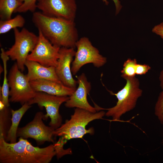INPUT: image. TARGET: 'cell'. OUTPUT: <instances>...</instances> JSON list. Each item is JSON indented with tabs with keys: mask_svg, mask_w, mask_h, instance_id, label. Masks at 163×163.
<instances>
[{
	"mask_svg": "<svg viewBox=\"0 0 163 163\" xmlns=\"http://www.w3.org/2000/svg\"><path fill=\"white\" fill-rule=\"evenodd\" d=\"M56 155L54 143L41 148L22 137L8 143L0 135V163H49Z\"/></svg>",
	"mask_w": 163,
	"mask_h": 163,
	"instance_id": "6da1fadb",
	"label": "cell"
},
{
	"mask_svg": "<svg viewBox=\"0 0 163 163\" xmlns=\"http://www.w3.org/2000/svg\"><path fill=\"white\" fill-rule=\"evenodd\" d=\"M32 21L53 44L60 47L75 48L79 39L74 21L47 16L41 12H33Z\"/></svg>",
	"mask_w": 163,
	"mask_h": 163,
	"instance_id": "7a4b0ae2",
	"label": "cell"
},
{
	"mask_svg": "<svg viewBox=\"0 0 163 163\" xmlns=\"http://www.w3.org/2000/svg\"><path fill=\"white\" fill-rule=\"evenodd\" d=\"M105 113L103 111L93 113L76 108L70 118L54 130V136L61 137L67 141L73 139L82 138L87 134L93 135L94 132V128L87 129L86 126L94 120L102 119Z\"/></svg>",
	"mask_w": 163,
	"mask_h": 163,
	"instance_id": "3957f363",
	"label": "cell"
},
{
	"mask_svg": "<svg viewBox=\"0 0 163 163\" xmlns=\"http://www.w3.org/2000/svg\"><path fill=\"white\" fill-rule=\"evenodd\" d=\"M124 79L126 83L123 88L116 93L110 91L111 94L116 97L117 101L115 106L106 109L107 111L105 115L111 117L113 121L119 120L122 115L133 109L142 93L137 78L134 77Z\"/></svg>",
	"mask_w": 163,
	"mask_h": 163,
	"instance_id": "277c9868",
	"label": "cell"
},
{
	"mask_svg": "<svg viewBox=\"0 0 163 163\" xmlns=\"http://www.w3.org/2000/svg\"><path fill=\"white\" fill-rule=\"evenodd\" d=\"M14 31V43L5 53L12 60L16 61L19 69L23 72L29 53L33 51L37 43L38 36L25 28L21 31L15 28Z\"/></svg>",
	"mask_w": 163,
	"mask_h": 163,
	"instance_id": "5b68a950",
	"label": "cell"
},
{
	"mask_svg": "<svg viewBox=\"0 0 163 163\" xmlns=\"http://www.w3.org/2000/svg\"><path fill=\"white\" fill-rule=\"evenodd\" d=\"M9 102L19 103L22 105L34 97L36 92L26 75L19 69L16 63L11 67L8 76Z\"/></svg>",
	"mask_w": 163,
	"mask_h": 163,
	"instance_id": "8992f818",
	"label": "cell"
},
{
	"mask_svg": "<svg viewBox=\"0 0 163 163\" xmlns=\"http://www.w3.org/2000/svg\"><path fill=\"white\" fill-rule=\"evenodd\" d=\"M77 51L72 64L71 70L75 75L84 65L92 63L99 68L107 62V58L101 54L98 50L92 44L89 38L83 37L78 39L75 44Z\"/></svg>",
	"mask_w": 163,
	"mask_h": 163,
	"instance_id": "52a82bcc",
	"label": "cell"
},
{
	"mask_svg": "<svg viewBox=\"0 0 163 163\" xmlns=\"http://www.w3.org/2000/svg\"><path fill=\"white\" fill-rule=\"evenodd\" d=\"M69 98V96H59L52 95L42 92H36L34 98L28 103L30 105L37 104L40 108L44 107L46 114H44L43 120L51 119L49 126L55 129L62 124V117L59 112V107Z\"/></svg>",
	"mask_w": 163,
	"mask_h": 163,
	"instance_id": "ba28073f",
	"label": "cell"
},
{
	"mask_svg": "<svg viewBox=\"0 0 163 163\" xmlns=\"http://www.w3.org/2000/svg\"><path fill=\"white\" fill-rule=\"evenodd\" d=\"M44 114L41 111L37 112L31 121L24 126L18 128L17 137L33 139L38 145H43L46 142L54 143L53 133L55 129L44 123Z\"/></svg>",
	"mask_w": 163,
	"mask_h": 163,
	"instance_id": "9c48e42d",
	"label": "cell"
},
{
	"mask_svg": "<svg viewBox=\"0 0 163 163\" xmlns=\"http://www.w3.org/2000/svg\"><path fill=\"white\" fill-rule=\"evenodd\" d=\"M38 40L27 60L36 62L46 67L56 66L61 47L53 44L38 30Z\"/></svg>",
	"mask_w": 163,
	"mask_h": 163,
	"instance_id": "30bf717a",
	"label": "cell"
},
{
	"mask_svg": "<svg viewBox=\"0 0 163 163\" xmlns=\"http://www.w3.org/2000/svg\"><path fill=\"white\" fill-rule=\"evenodd\" d=\"M37 7L47 16L73 21L77 8L75 0H37Z\"/></svg>",
	"mask_w": 163,
	"mask_h": 163,
	"instance_id": "8fae6325",
	"label": "cell"
},
{
	"mask_svg": "<svg viewBox=\"0 0 163 163\" xmlns=\"http://www.w3.org/2000/svg\"><path fill=\"white\" fill-rule=\"evenodd\" d=\"M75 52L74 48L61 47L55 69L56 74L63 84L69 87L76 88L77 81L72 77L71 67Z\"/></svg>",
	"mask_w": 163,
	"mask_h": 163,
	"instance_id": "7c38bea8",
	"label": "cell"
},
{
	"mask_svg": "<svg viewBox=\"0 0 163 163\" xmlns=\"http://www.w3.org/2000/svg\"><path fill=\"white\" fill-rule=\"evenodd\" d=\"M78 86L73 93L69 96V99L65 102V106L68 108H78L95 113L97 109L89 104L87 99V95L91 89V82L88 81L84 73L77 76Z\"/></svg>",
	"mask_w": 163,
	"mask_h": 163,
	"instance_id": "4fadbf2b",
	"label": "cell"
},
{
	"mask_svg": "<svg viewBox=\"0 0 163 163\" xmlns=\"http://www.w3.org/2000/svg\"><path fill=\"white\" fill-rule=\"evenodd\" d=\"M30 83L35 92H42L59 96H69L76 88L67 86L62 83L45 79L31 81Z\"/></svg>",
	"mask_w": 163,
	"mask_h": 163,
	"instance_id": "5bb4252c",
	"label": "cell"
},
{
	"mask_svg": "<svg viewBox=\"0 0 163 163\" xmlns=\"http://www.w3.org/2000/svg\"><path fill=\"white\" fill-rule=\"evenodd\" d=\"M25 66L28 71L26 75L30 81L45 79L62 83L56 74L55 67H46L36 62L27 60Z\"/></svg>",
	"mask_w": 163,
	"mask_h": 163,
	"instance_id": "9a60e30c",
	"label": "cell"
},
{
	"mask_svg": "<svg viewBox=\"0 0 163 163\" xmlns=\"http://www.w3.org/2000/svg\"><path fill=\"white\" fill-rule=\"evenodd\" d=\"M31 107V105L26 103L17 110L11 109V124L5 139L6 142L11 143L17 142V131L20 122L25 113Z\"/></svg>",
	"mask_w": 163,
	"mask_h": 163,
	"instance_id": "2e32d148",
	"label": "cell"
},
{
	"mask_svg": "<svg viewBox=\"0 0 163 163\" xmlns=\"http://www.w3.org/2000/svg\"><path fill=\"white\" fill-rule=\"evenodd\" d=\"M1 57L3 64L4 78L3 83L0 89V100L7 107H9V87L8 77L7 76V62L10 57L6 53L5 51L3 48L1 49Z\"/></svg>",
	"mask_w": 163,
	"mask_h": 163,
	"instance_id": "e0dca14e",
	"label": "cell"
},
{
	"mask_svg": "<svg viewBox=\"0 0 163 163\" xmlns=\"http://www.w3.org/2000/svg\"><path fill=\"white\" fill-rule=\"evenodd\" d=\"M11 109L0 100V135H2L5 139L11 125Z\"/></svg>",
	"mask_w": 163,
	"mask_h": 163,
	"instance_id": "ac0fdd59",
	"label": "cell"
},
{
	"mask_svg": "<svg viewBox=\"0 0 163 163\" xmlns=\"http://www.w3.org/2000/svg\"><path fill=\"white\" fill-rule=\"evenodd\" d=\"M21 4L18 0H0V17L1 20L11 18L13 13Z\"/></svg>",
	"mask_w": 163,
	"mask_h": 163,
	"instance_id": "d6986e66",
	"label": "cell"
},
{
	"mask_svg": "<svg viewBox=\"0 0 163 163\" xmlns=\"http://www.w3.org/2000/svg\"><path fill=\"white\" fill-rule=\"evenodd\" d=\"M25 23V20L21 15L18 14L13 18L0 21V34L7 33L11 29L21 27Z\"/></svg>",
	"mask_w": 163,
	"mask_h": 163,
	"instance_id": "ffe728a7",
	"label": "cell"
},
{
	"mask_svg": "<svg viewBox=\"0 0 163 163\" xmlns=\"http://www.w3.org/2000/svg\"><path fill=\"white\" fill-rule=\"evenodd\" d=\"M136 59L129 58L124 63L123 68L121 71V76L123 78H133L135 77L136 66L137 64Z\"/></svg>",
	"mask_w": 163,
	"mask_h": 163,
	"instance_id": "44dd1931",
	"label": "cell"
},
{
	"mask_svg": "<svg viewBox=\"0 0 163 163\" xmlns=\"http://www.w3.org/2000/svg\"><path fill=\"white\" fill-rule=\"evenodd\" d=\"M22 4L14 11V13L25 12L29 11L34 12L37 8V0H18Z\"/></svg>",
	"mask_w": 163,
	"mask_h": 163,
	"instance_id": "7402d4cb",
	"label": "cell"
},
{
	"mask_svg": "<svg viewBox=\"0 0 163 163\" xmlns=\"http://www.w3.org/2000/svg\"><path fill=\"white\" fill-rule=\"evenodd\" d=\"M67 141L62 137H61L57 142L54 143L56 152V156L58 159L64 155L72 154L71 150L70 149H64L63 148L64 145Z\"/></svg>",
	"mask_w": 163,
	"mask_h": 163,
	"instance_id": "603a6c76",
	"label": "cell"
},
{
	"mask_svg": "<svg viewBox=\"0 0 163 163\" xmlns=\"http://www.w3.org/2000/svg\"><path fill=\"white\" fill-rule=\"evenodd\" d=\"M155 115L163 124V89L159 94L155 108Z\"/></svg>",
	"mask_w": 163,
	"mask_h": 163,
	"instance_id": "cb8c5ba5",
	"label": "cell"
},
{
	"mask_svg": "<svg viewBox=\"0 0 163 163\" xmlns=\"http://www.w3.org/2000/svg\"><path fill=\"white\" fill-rule=\"evenodd\" d=\"M151 69V67L148 65L137 63L136 68V74L140 75H144L147 72Z\"/></svg>",
	"mask_w": 163,
	"mask_h": 163,
	"instance_id": "d4e9b609",
	"label": "cell"
},
{
	"mask_svg": "<svg viewBox=\"0 0 163 163\" xmlns=\"http://www.w3.org/2000/svg\"><path fill=\"white\" fill-rule=\"evenodd\" d=\"M152 31L159 36L163 40V22L155 26L152 28Z\"/></svg>",
	"mask_w": 163,
	"mask_h": 163,
	"instance_id": "484cf974",
	"label": "cell"
},
{
	"mask_svg": "<svg viewBox=\"0 0 163 163\" xmlns=\"http://www.w3.org/2000/svg\"><path fill=\"white\" fill-rule=\"evenodd\" d=\"M102 1L104 2L105 3L106 5H108L109 4L108 2L107 1V0H102ZM114 2L115 8H116V11L115 14L116 15L118 14L122 8V6L121 4L120 1V0H112Z\"/></svg>",
	"mask_w": 163,
	"mask_h": 163,
	"instance_id": "4316f807",
	"label": "cell"
},
{
	"mask_svg": "<svg viewBox=\"0 0 163 163\" xmlns=\"http://www.w3.org/2000/svg\"><path fill=\"white\" fill-rule=\"evenodd\" d=\"M160 82V86L162 89H163V69L160 72L159 77Z\"/></svg>",
	"mask_w": 163,
	"mask_h": 163,
	"instance_id": "83f0119b",
	"label": "cell"
}]
</instances>
